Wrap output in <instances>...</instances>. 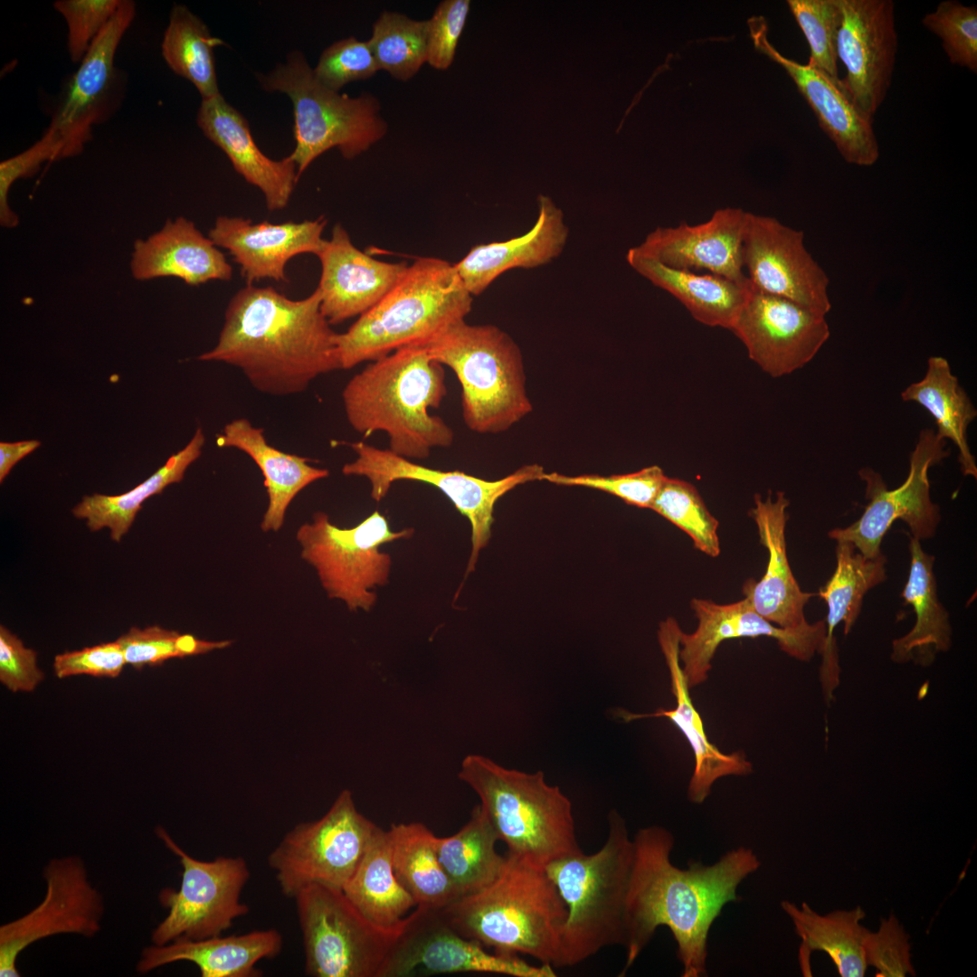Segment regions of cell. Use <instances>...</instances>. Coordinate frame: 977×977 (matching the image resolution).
<instances>
[{"label": "cell", "mask_w": 977, "mask_h": 977, "mask_svg": "<svg viewBox=\"0 0 977 977\" xmlns=\"http://www.w3.org/2000/svg\"><path fill=\"white\" fill-rule=\"evenodd\" d=\"M356 458L342 468L346 476H360L371 484V497L384 498L392 484L413 480L440 489L465 516L471 526V553L466 574L474 570L479 552L491 536L496 502L518 485L542 480L544 469L538 464L524 465L498 480H486L460 470H441L415 463L388 449H380L365 441L349 444Z\"/></svg>", "instance_id": "5bb4252c"}, {"label": "cell", "mask_w": 977, "mask_h": 977, "mask_svg": "<svg viewBox=\"0 0 977 977\" xmlns=\"http://www.w3.org/2000/svg\"><path fill=\"white\" fill-rule=\"evenodd\" d=\"M46 892L24 915L0 927V976L17 977L19 954L30 944L61 934L93 937L100 930L104 903L76 856L51 859L43 870Z\"/></svg>", "instance_id": "ac0fdd59"}, {"label": "cell", "mask_w": 977, "mask_h": 977, "mask_svg": "<svg viewBox=\"0 0 977 977\" xmlns=\"http://www.w3.org/2000/svg\"><path fill=\"white\" fill-rule=\"evenodd\" d=\"M378 826L342 791L318 820L288 831L268 857L282 894L294 897L310 885L342 889L356 871Z\"/></svg>", "instance_id": "7c38bea8"}, {"label": "cell", "mask_w": 977, "mask_h": 977, "mask_svg": "<svg viewBox=\"0 0 977 977\" xmlns=\"http://www.w3.org/2000/svg\"><path fill=\"white\" fill-rule=\"evenodd\" d=\"M57 160H60L58 140L46 130L32 147L0 163V223L3 227L12 229L19 223L17 214L8 203L9 191L14 182L33 175L43 163Z\"/></svg>", "instance_id": "11a10c76"}, {"label": "cell", "mask_w": 977, "mask_h": 977, "mask_svg": "<svg viewBox=\"0 0 977 977\" xmlns=\"http://www.w3.org/2000/svg\"><path fill=\"white\" fill-rule=\"evenodd\" d=\"M121 0H58L53 7L68 27L71 61L80 63L95 38L117 12Z\"/></svg>", "instance_id": "816d5d0a"}, {"label": "cell", "mask_w": 977, "mask_h": 977, "mask_svg": "<svg viewBox=\"0 0 977 977\" xmlns=\"http://www.w3.org/2000/svg\"><path fill=\"white\" fill-rule=\"evenodd\" d=\"M343 891L375 925L387 929L404 925L416 905L394 872L388 830L377 828Z\"/></svg>", "instance_id": "f35d334b"}, {"label": "cell", "mask_w": 977, "mask_h": 977, "mask_svg": "<svg viewBox=\"0 0 977 977\" xmlns=\"http://www.w3.org/2000/svg\"><path fill=\"white\" fill-rule=\"evenodd\" d=\"M126 663L122 648L115 640L58 654L53 670L59 678L75 675L116 678Z\"/></svg>", "instance_id": "9f6ffc18"}, {"label": "cell", "mask_w": 977, "mask_h": 977, "mask_svg": "<svg viewBox=\"0 0 977 977\" xmlns=\"http://www.w3.org/2000/svg\"><path fill=\"white\" fill-rule=\"evenodd\" d=\"M380 70L406 81L427 62V20L384 11L367 40Z\"/></svg>", "instance_id": "ee69618b"}, {"label": "cell", "mask_w": 977, "mask_h": 977, "mask_svg": "<svg viewBox=\"0 0 977 977\" xmlns=\"http://www.w3.org/2000/svg\"><path fill=\"white\" fill-rule=\"evenodd\" d=\"M41 445L37 440L16 442H0V482L5 479L12 468L24 457Z\"/></svg>", "instance_id": "680465c9"}, {"label": "cell", "mask_w": 977, "mask_h": 977, "mask_svg": "<svg viewBox=\"0 0 977 977\" xmlns=\"http://www.w3.org/2000/svg\"><path fill=\"white\" fill-rule=\"evenodd\" d=\"M498 833L480 804L453 835L435 837L436 852L460 898L492 883L501 872L506 855L496 849Z\"/></svg>", "instance_id": "b9f144b4"}, {"label": "cell", "mask_w": 977, "mask_h": 977, "mask_svg": "<svg viewBox=\"0 0 977 977\" xmlns=\"http://www.w3.org/2000/svg\"><path fill=\"white\" fill-rule=\"evenodd\" d=\"M478 941L456 932L440 911L415 907L384 968L382 977L483 972L513 977H555L548 963L536 966L518 954L491 953Z\"/></svg>", "instance_id": "e0dca14e"}, {"label": "cell", "mask_w": 977, "mask_h": 977, "mask_svg": "<svg viewBox=\"0 0 977 977\" xmlns=\"http://www.w3.org/2000/svg\"><path fill=\"white\" fill-rule=\"evenodd\" d=\"M469 0H444L427 20V62L444 71L453 62L470 12Z\"/></svg>", "instance_id": "db71d44e"}, {"label": "cell", "mask_w": 977, "mask_h": 977, "mask_svg": "<svg viewBox=\"0 0 977 977\" xmlns=\"http://www.w3.org/2000/svg\"><path fill=\"white\" fill-rule=\"evenodd\" d=\"M257 79L265 91L285 93L292 102L296 146L289 156L299 178L326 151L336 147L343 157L352 159L387 132L376 97L369 92L350 97L325 87L299 51Z\"/></svg>", "instance_id": "9c48e42d"}, {"label": "cell", "mask_w": 977, "mask_h": 977, "mask_svg": "<svg viewBox=\"0 0 977 977\" xmlns=\"http://www.w3.org/2000/svg\"><path fill=\"white\" fill-rule=\"evenodd\" d=\"M911 564L907 581L901 593L905 602L915 613L914 627L906 635L893 640L891 659L904 663L930 660L935 652H944L952 644L949 614L937 594L934 574V557L925 553L918 539L910 537Z\"/></svg>", "instance_id": "8d00e7d4"}, {"label": "cell", "mask_w": 977, "mask_h": 977, "mask_svg": "<svg viewBox=\"0 0 977 977\" xmlns=\"http://www.w3.org/2000/svg\"><path fill=\"white\" fill-rule=\"evenodd\" d=\"M804 233L774 217L747 213L742 244L750 289L826 316L830 279L804 246Z\"/></svg>", "instance_id": "d6986e66"}, {"label": "cell", "mask_w": 977, "mask_h": 977, "mask_svg": "<svg viewBox=\"0 0 977 977\" xmlns=\"http://www.w3.org/2000/svg\"><path fill=\"white\" fill-rule=\"evenodd\" d=\"M394 872L416 907L442 910L460 895L439 860L436 835L423 823H394L387 830Z\"/></svg>", "instance_id": "74e56055"}, {"label": "cell", "mask_w": 977, "mask_h": 977, "mask_svg": "<svg viewBox=\"0 0 977 977\" xmlns=\"http://www.w3.org/2000/svg\"><path fill=\"white\" fill-rule=\"evenodd\" d=\"M326 225L324 216L281 223L219 216L208 237L230 252L247 284L265 279L287 282L289 260L303 253L317 255L325 242L322 233Z\"/></svg>", "instance_id": "4316f807"}, {"label": "cell", "mask_w": 977, "mask_h": 977, "mask_svg": "<svg viewBox=\"0 0 977 977\" xmlns=\"http://www.w3.org/2000/svg\"><path fill=\"white\" fill-rule=\"evenodd\" d=\"M424 346L432 359L457 376L462 417L470 431L499 433L532 411L521 350L497 326L462 319Z\"/></svg>", "instance_id": "ba28073f"}, {"label": "cell", "mask_w": 977, "mask_h": 977, "mask_svg": "<svg viewBox=\"0 0 977 977\" xmlns=\"http://www.w3.org/2000/svg\"><path fill=\"white\" fill-rule=\"evenodd\" d=\"M538 217L526 233L503 242L478 244L454 267L472 296H479L501 274L515 268L549 263L563 251L568 227L551 198L538 196Z\"/></svg>", "instance_id": "4dcf8cb0"}, {"label": "cell", "mask_w": 977, "mask_h": 977, "mask_svg": "<svg viewBox=\"0 0 977 977\" xmlns=\"http://www.w3.org/2000/svg\"><path fill=\"white\" fill-rule=\"evenodd\" d=\"M906 402L924 407L934 419L935 432L941 438L952 441L958 449V460L965 476L977 477V467L967 441V428L977 411L956 376L952 374L946 358L931 356L924 378L911 384L901 393Z\"/></svg>", "instance_id": "ab89813d"}, {"label": "cell", "mask_w": 977, "mask_h": 977, "mask_svg": "<svg viewBox=\"0 0 977 977\" xmlns=\"http://www.w3.org/2000/svg\"><path fill=\"white\" fill-rule=\"evenodd\" d=\"M446 394L443 365L417 345L369 362L346 383L342 401L348 423L359 434L383 432L392 452L423 460L432 449L453 442L452 429L430 413Z\"/></svg>", "instance_id": "3957f363"}, {"label": "cell", "mask_w": 977, "mask_h": 977, "mask_svg": "<svg viewBox=\"0 0 977 977\" xmlns=\"http://www.w3.org/2000/svg\"><path fill=\"white\" fill-rule=\"evenodd\" d=\"M751 509L761 544L768 551L766 571L760 581L748 580L743 587L754 610L773 624L784 629H798L809 622L804 606L814 593L802 592L791 569L785 540L786 509L790 504L783 491L773 499L771 492L764 500L754 498Z\"/></svg>", "instance_id": "83f0119b"}, {"label": "cell", "mask_w": 977, "mask_h": 977, "mask_svg": "<svg viewBox=\"0 0 977 977\" xmlns=\"http://www.w3.org/2000/svg\"><path fill=\"white\" fill-rule=\"evenodd\" d=\"M196 121L204 135L220 147L236 172L261 190L270 211L285 208L299 180L290 156L273 160L256 145L246 119L221 95L202 100Z\"/></svg>", "instance_id": "f1b7e54d"}, {"label": "cell", "mask_w": 977, "mask_h": 977, "mask_svg": "<svg viewBox=\"0 0 977 977\" xmlns=\"http://www.w3.org/2000/svg\"><path fill=\"white\" fill-rule=\"evenodd\" d=\"M626 260L640 275L676 298L693 318L709 327L730 330L750 291V287L718 275L667 267L631 249Z\"/></svg>", "instance_id": "e575fe53"}, {"label": "cell", "mask_w": 977, "mask_h": 977, "mask_svg": "<svg viewBox=\"0 0 977 977\" xmlns=\"http://www.w3.org/2000/svg\"><path fill=\"white\" fill-rule=\"evenodd\" d=\"M634 858L626 822L612 810L608 834L593 854L582 850L548 863L545 868L565 906L556 967L583 962L604 947L625 943V904Z\"/></svg>", "instance_id": "8992f818"}, {"label": "cell", "mask_w": 977, "mask_h": 977, "mask_svg": "<svg viewBox=\"0 0 977 977\" xmlns=\"http://www.w3.org/2000/svg\"><path fill=\"white\" fill-rule=\"evenodd\" d=\"M841 22L838 59L846 69L843 91L867 117L886 99L897 52L895 4L891 0H839Z\"/></svg>", "instance_id": "ffe728a7"}, {"label": "cell", "mask_w": 977, "mask_h": 977, "mask_svg": "<svg viewBox=\"0 0 977 977\" xmlns=\"http://www.w3.org/2000/svg\"><path fill=\"white\" fill-rule=\"evenodd\" d=\"M36 652L5 626H0V681L13 692L33 691L43 679Z\"/></svg>", "instance_id": "6f0895ef"}, {"label": "cell", "mask_w": 977, "mask_h": 977, "mask_svg": "<svg viewBox=\"0 0 977 977\" xmlns=\"http://www.w3.org/2000/svg\"><path fill=\"white\" fill-rule=\"evenodd\" d=\"M835 552V571L818 593L828 607L826 636L820 651L822 656L820 678L827 702L832 698L839 681L835 629L843 622L845 634L850 632L866 593L887 579V558L883 554L868 558L847 541H838Z\"/></svg>", "instance_id": "d6a6232c"}, {"label": "cell", "mask_w": 977, "mask_h": 977, "mask_svg": "<svg viewBox=\"0 0 977 977\" xmlns=\"http://www.w3.org/2000/svg\"><path fill=\"white\" fill-rule=\"evenodd\" d=\"M122 648L127 664L136 669L160 665L173 658L204 654L228 647L232 641H209L191 634L149 626L131 628L116 640Z\"/></svg>", "instance_id": "bcb514c9"}, {"label": "cell", "mask_w": 977, "mask_h": 977, "mask_svg": "<svg viewBox=\"0 0 977 977\" xmlns=\"http://www.w3.org/2000/svg\"><path fill=\"white\" fill-rule=\"evenodd\" d=\"M783 910L791 918L802 943L799 963L804 976H811L810 958L812 952H825L841 977H861L867 971L863 943L868 928L860 921L866 916L858 906L851 910H835L820 915L803 902L782 901Z\"/></svg>", "instance_id": "d590c367"}, {"label": "cell", "mask_w": 977, "mask_h": 977, "mask_svg": "<svg viewBox=\"0 0 977 977\" xmlns=\"http://www.w3.org/2000/svg\"><path fill=\"white\" fill-rule=\"evenodd\" d=\"M320 301L318 289L296 300L247 284L229 301L217 344L198 358L240 369L262 394H300L318 376L342 369L338 333Z\"/></svg>", "instance_id": "7a4b0ae2"}, {"label": "cell", "mask_w": 977, "mask_h": 977, "mask_svg": "<svg viewBox=\"0 0 977 977\" xmlns=\"http://www.w3.org/2000/svg\"><path fill=\"white\" fill-rule=\"evenodd\" d=\"M730 330L750 359L773 377L802 368L830 335L824 315L751 289Z\"/></svg>", "instance_id": "44dd1931"}, {"label": "cell", "mask_w": 977, "mask_h": 977, "mask_svg": "<svg viewBox=\"0 0 977 977\" xmlns=\"http://www.w3.org/2000/svg\"><path fill=\"white\" fill-rule=\"evenodd\" d=\"M222 448H233L246 453L260 468L269 503L261 527L263 531L281 528L290 502L306 487L327 478V469L311 466L309 459L289 454L271 446L258 428L245 419L228 422L216 436Z\"/></svg>", "instance_id": "836d02e7"}, {"label": "cell", "mask_w": 977, "mask_h": 977, "mask_svg": "<svg viewBox=\"0 0 977 977\" xmlns=\"http://www.w3.org/2000/svg\"><path fill=\"white\" fill-rule=\"evenodd\" d=\"M757 49L781 65L814 112L820 128L849 164L871 166L879 157L873 119L862 113L838 83L810 64H802L781 54L768 41L763 18L748 21Z\"/></svg>", "instance_id": "cb8c5ba5"}, {"label": "cell", "mask_w": 977, "mask_h": 977, "mask_svg": "<svg viewBox=\"0 0 977 977\" xmlns=\"http://www.w3.org/2000/svg\"><path fill=\"white\" fill-rule=\"evenodd\" d=\"M690 606L698 623L692 633L681 632L679 648L689 688L707 679L714 655L724 640L766 636L774 639L791 657L808 661L820 653L826 636L825 621L798 629L781 628L758 614L746 598L728 604L693 599Z\"/></svg>", "instance_id": "7402d4cb"}, {"label": "cell", "mask_w": 977, "mask_h": 977, "mask_svg": "<svg viewBox=\"0 0 977 977\" xmlns=\"http://www.w3.org/2000/svg\"><path fill=\"white\" fill-rule=\"evenodd\" d=\"M923 25L938 36L952 64L977 71V8L944 0L922 19Z\"/></svg>", "instance_id": "c3c4849f"}, {"label": "cell", "mask_w": 977, "mask_h": 977, "mask_svg": "<svg viewBox=\"0 0 977 977\" xmlns=\"http://www.w3.org/2000/svg\"><path fill=\"white\" fill-rule=\"evenodd\" d=\"M787 4L809 43V63L840 83L837 54L841 22L839 1L788 0Z\"/></svg>", "instance_id": "7dc6e473"}, {"label": "cell", "mask_w": 977, "mask_h": 977, "mask_svg": "<svg viewBox=\"0 0 977 977\" xmlns=\"http://www.w3.org/2000/svg\"><path fill=\"white\" fill-rule=\"evenodd\" d=\"M223 43L187 6L173 5L161 44L162 55L175 74L195 86L202 100L221 95L213 50Z\"/></svg>", "instance_id": "7bdbcfd3"}, {"label": "cell", "mask_w": 977, "mask_h": 977, "mask_svg": "<svg viewBox=\"0 0 977 977\" xmlns=\"http://www.w3.org/2000/svg\"><path fill=\"white\" fill-rule=\"evenodd\" d=\"M282 946L283 937L274 928L201 940H177L144 948L137 970L146 973L186 961L198 967L202 977H259L262 972L256 964L278 956Z\"/></svg>", "instance_id": "1f68e13d"}, {"label": "cell", "mask_w": 977, "mask_h": 977, "mask_svg": "<svg viewBox=\"0 0 977 977\" xmlns=\"http://www.w3.org/2000/svg\"><path fill=\"white\" fill-rule=\"evenodd\" d=\"M321 274L317 289L329 324H341L375 307L398 282L408 265L385 262L356 248L337 223L317 254Z\"/></svg>", "instance_id": "d4e9b609"}, {"label": "cell", "mask_w": 977, "mask_h": 977, "mask_svg": "<svg viewBox=\"0 0 977 977\" xmlns=\"http://www.w3.org/2000/svg\"><path fill=\"white\" fill-rule=\"evenodd\" d=\"M413 533V528L392 531L377 510L350 528L338 527L326 513L317 512L296 538L301 557L316 569L328 597L342 600L350 611L368 612L376 602L373 590L388 582L391 570V556L380 546Z\"/></svg>", "instance_id": "8fae6325"}, {"label": "cell", "mask_w": 977, "mask_h": 977, "mask_svg": "<svg viewBox=\"0 0 977 977\" xmlns=\"http://www.w3.org/2000/svg\"><path fill=\"white\" fill-rule=\"evenodd\" d=\"M135 16V2L121 0L77 71L63 84L46 129L58 140L60 159L80 155L92 138L93 127L119 108L125 83L114 59Z\"/></svg>", "instance_id": "2e32d148"}, {"label": "cell", "mask_w": 977, "mask_h": 977, "mask_svg": "<svg viewBox=\"0 0 977 977\" xmlns=\"http://www.w3.org/2000/svg\"><path fill=\"white\" fill-rule=\"evenodd\" d=\"M440 912L456 932L486 948L556 967L567 909L545 867L524 857L507 852L492 883Z\"/></svg>", "instance_id": "277c9868"}, {"label": "cell", "mask_w": 977, "mask_h": 977, "mask_svg": "<svg viewBox=\"0 0 977 977\" xmlns=\"http://www.w3.org/2000/svg\"><path fill=\"white\" fill-rule=\"evenodd\" d=\"M480 800L507 852L545 867L582 850L572 803L542 771L508 769L480 754H469L458 773Z\"/></svg>", "instance_id": "52a82bcc"}, {"label": "cell", "mask_w": 977, "mask_h": 977, "mask_svg": "<svg viewBox=\"0 0 977 977\" xmlns=\"http://www.w3.org/2000/svg\"><path fill=\"white\" fill-rule=\"evenodd\" d=\"M665 478L661 468L653 465L635 472L611 476L545 473L542 479L557 485L599 489L620 498L629 505L650 508Z\"/></svg>", "instance_id": "681fc988"}, {"label": "cell", "mask_w": 977, "mask_h": 977, "mask_svg": "<svg viewBox=\"0 0 977 977\" xmlns=\"http://www.w3.org/2000/svg\"><path fill=\"white\" fill-rule=\"evenodd\" d=\"M293 898L307 975L382 977L403 925L387 929L375 925L336 887L310 885Z\"/></svg>", "instance_id": "30bf717a"}, {"label": "cell", "mask_w": 977, "mask_h": 977, "mask_svg": "<svg viewBox=\"0 0 977 977\" xmlns=\"http://www.w3.org/2000/svg\"><path fill=\"white\" fill-rule=\"evenodd\" d=\"M472 300L454 264L439 258H418L375 307L337 334L342 369L406 346H424L465 319Z\"/></svg>", "instance_id": "5b68a950"}, {"label": "cell", "mask_w": 977, "mask_h": 977, "mask_svg": "<svg viewBox=\"0 0 977 977\" xmlns=\"http://www.w3.org/2000/svg\"><path fill=\"white\" fill-rule=\"evenodd\" d=\"M204 435L197 428L187 445L173 454L166 462L133 489L116 496L95 493L85 496L73 509V515L86 520L91 531L108 528L112 540L120 542L129 530L142 503L170 484L180 482L186 469L197 460L204 444Z\"/></svg>", "instance_id": "60d3db41"}, {"label": "cell", "mask_w": 977, "mask_h": 977, "mask_svg": "<svg viewBox=\"0 0 977 977\" xmlns=\"http://www.w3.org/2000/svg\"><path fill=\"white\" fill-rule=\"evenodd\" d=\"M156 833L179 858L183 871L178 890L164 888L159 894L167 915L152 931V944L221 935L249 913L250 907L241 901L251 875L242 857L199 860L180 848L164 828H157Z\"/></svg>", "instance_id": "4fadbf2b"}, {"label": "cell", "mask_w": 977, "mask_h": 977, "mask_svg": "<svg viewBox=\"0 0 977 977\" xmlns=\"http://www.w3.org/2000/svg\"><path fill=\"white\" fill-rule=\"evenodd\" d=\"M650 509L686 532L697 549L711 557L719 555L718 521L692 484L666 476Z\"/></svg>", "instance_id": "f6af8a7d"}, {"label": "cell", "mask_w": 977, "mask_h": 977, "mask_svg": "<svg viewBox=\"0 0 977 977\" xmlns=\"http://www.w3.org/2000/svg\"><path fill=\"white\" fill-rule=\"evenodd\" d=\"M863 949L867 966H873L877 977L915 974L911 963L909 935L893 915L881 919L877 932H867Z\"/></svg>", "instance_id": "f5cc1de1"}, {"label": "cell", "mask_w": 977, "mask_h": 977, "mask_svg": "<svg viewBox=\"0 0 977 977\" xmlns=\"http://www.w3.org/2000/svg\"><path fill=\"white\" fill-rule=\"evenodd\" d=\"M682 630L673 617L661 621L658 640L670 677L671 691L676 700L673 709L659 708L652 713L637 714L617 711L625 722L651 717H666L685 735L694 754L695 766L688 783V798L694 803L705 802L715 782L729 775L743 776L752 773L753 765L741 752L725 754L707 738L702 718L695 708L689 687L679 660Z\"/></svg>", "instance_id": "484cf974"}, {"label": "cell", "mask_w": 977, "mask_h": 977, "mask_svg": "<svg viewBox=\"0 0 977 977\" xmlns=\"http://www.w3.org/2000/svg\"><path fill=\"white\" fill-rule=\"evenodd\" d=\"M130 270L137 280L174 277L191 286L232 277L225 255L183 216L166 221L147 239L135 242Z\"/></svg>", "instance_id": "f546056e"}, {"label": "cell", "mask_w": 977, "mask_h": 977, "mask_svg": "<svg viewBox=\"0 0 977 977\" xmlns=\"http://www.w3.org/2000/svg\"><path fill=\"white\" fill-rule=\"evenodd\" d=\"M379 70L368 41L351 36L327 47L313 72L322 85L339 91L351 81L371 78Z\"/></svg>", "instance_id": "f907efd6"}, {"label": "cell", "mask_w": 977, "mask_h": 977, "mask_svg": "<svg viewBox=\"0 0 977 977\" xmlns=\"http://www.w3.org/2000/svg\"><path fill=\"white\" fill-rule=\"evenodd\" d=\"M946 440L933 429H924L910 456L909 473L896 488L888 489L881 476L871 469L858 471L866 483L868 499L861 517L844 528H834L829 537L847 541L868 558L881 554L885 534L897 519L904 521L912 537L919 541L931 538L940 522L939 507L931 500L928 470L947 455Z\"/></svg>", "instance_id": "9a60e30c"}, {"label": "cell", "mask_w": 977, "mask_h": 977, "mask_svg": "<svg viewBox=\"0 0 977 977\" xmlns=\"http://www.w3.org/2000/svg\"><path fill=\"white\" fill-rule=\"evenodd\" d=\"M632 841L624 920L626 963L621 976L661 925L676 941L682 977L706 976L710 928L726 904L741 899L737 887L760 868L757 855L741 846L713 864L690 861L687 868H679L670 859L675 840L667 829L641 828Z\"/></svg>", "instance_id": "6da1fadb"}, {"label": "cell", "mask_w": 977, "mask_h": 977, "mask_svg": "<svg viewBox=\"0 0 977 977\" xmlns=\"http://www.w3.org/2000/svg\"><path fill=\"white\" fill-rule=\"evenodd\" d=\"M747 213L725 207L699 224L657 227L631 250L672 269L715 274L750 287L742 259Z\"/></svg>", "instance_id": "603a6c76"}]
</instances>
